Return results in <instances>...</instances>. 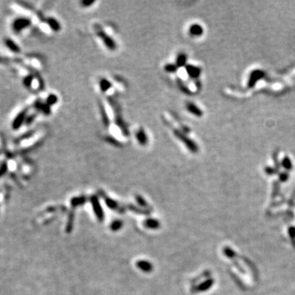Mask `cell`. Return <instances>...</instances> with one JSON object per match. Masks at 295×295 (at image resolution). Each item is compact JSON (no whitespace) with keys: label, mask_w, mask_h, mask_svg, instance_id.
Here are the masks:
<instances>
[{"label":"cell","mask_w":295,"mask_h":295,"mask_svg":"<svg viewBox=\"0 0 295 295\" xmlns=\"http://www.w3.org/2000/svg\"><path fill=\"white\" fill-rule=\"evenodd\" d=\"M173 133H174L175 136L176 137V139H178L180 141L182 142L185 144V147L187 148L190 152L193 153H198V147L197 143L193 141V139L188 137L187 135L184 134L182 131H179V130H174Z\"/></svg>","instance_id":"cell-1"},{"label":"cell","mask_w":295,"mask_h":295,"mask_svg":"<svg viewBox=\"0 0 295 295\" xmlns=\"http://www.w3.org/2000/svg\"><path fill=\"white\" fill-rule=\"evenodd\" d=\"M31 25V21L26 17H19L13 22V30L15 32H21L29 28Z\"/></svg>","instance_id":"cell-2"},{"label":"cell","mask_w":295,"mask_h":295,"mask_svg":"<svg viewBox=\"0 0 295 295\" xmlns=\"http://www.w3.org/2000/svg\"><path fill=\"white\" fill-rule=\"evenodd\" d=\"M97 36L101 39V40L103 41L104 45L106 46L108 49L112 50V51L116 49V47H117V46H116V43L111 36H108L106 32L103 31L101 30L97 31Z\"/></svg>","instance_id":"cell-3"},{"label":"cell","mask_w":295,"mask_h":295,"mask_svg":"<svg viewBox=\"0 0 295 295\" xmlns=\"http://www.w3.org/2000/svg\"><path fill=\"white\" fill-rule=\"evenodd\" d=\"M265 75H266V73H265L264 71H262V70H260V69L253 70V71L251 72V74H250L249 75V78H248V87L249 88V89L253 88L256 85V84L258 83L260 80L262 79V78L265 76Z\"/></svg>","instance_id":"cell-4"},{"label":"cell","mask_w":295,"mask_h":295,"mask_svg":"<svg viewBox=\"0 0 295 295\" xmlns=\"http://www.w3.org/2000/svg\"><path fill=\"white\" fill-rule=\"evenodd\" d=\"M27 112H28V110L24 109V110L19 112L18 114L16 116V117L14 118L13 122H12V128L13 130L17 131V130L20 129L21 125L25 122L27 118Z\"/></svg>","instance_id":"cell-5"},{"label":"cell","mask_w":295,"mask_h":295,"mask_svg":"<svg viewBox=\"0 0 295 295\" xmlns=\"http://www.w3.org/2000/svg\"><path fill=\"white\" fill-rule=\"evenodd\" d=\"M185 71L187 72L188 75L192 79H198L200 76L202 70L200 67L197 66H193L191 64H187L185 67Z\"/></svg>","instance_id":"cell-6"},{"label":"cell","mask_w":295,"mask_h":295,"mask_svg":"<svg viewBox=\"0 0 295 295\" xmlns=\"http://www.w3.org/2000/svg\"><path fill=\"white\" fill-rule=\"evenodd\" d=\"M135 138H136V140L138 141V143L142 146L146 145L148 142V137L147 133L145 132V131L143 129H139V131H136V134H135Z\"/></svg>","instance_id":"cell-7"},{"label":"cell","mask_w":295,"mask_h":295,"mask_svg":"<svg viewBox=\"0 0 295 295\" xmlns=\"http://www.w3.org/2000/svg\"><path fill=\"white\" fill-rule=\"evenodd\" d=\"M189 33L190 36H193V37H198L203 34V28L199 24L194 23L189 26Z\"/></svg>","instance_id":"cell-8"},{"label":"cell","mask_w":295,"mask_h":295,"mask_svg":"<svg viewBox=\"0 0 295 295\" xmlns=\"http://www.w3.org/2000/svg\"><path fill=\"white\" fill-rule=\"evenodd\" d=\"M186 108H187L188 112H190L191 114L194 115V116H198V117L202 116L203 114V111L193 103H188L187 105H186Z\"/></svg>","instance_id":"cell-9"},{"label":"cell","mask_w":295,"mask_h":295,"mask_svg":"<svg viewBox=\"0 0 295 295\" xmlns=\"http://www.w3.org/2000/svg\"><path fill=\"white\" fill-rule=\"evenodd\" d=\"M175 63L178 68L184 67H185L186 65H187V55L184 53H179L177 55L176 58H175Z\"/></svg>","instance_id":"cell-10"},{"label":"cell","mask_w":295,"mask_h":295,"mask_svg":"<svg viewBox=\"0 0 295 295\" xmlns=\"http://www.w3.org/2000/svg\"><path fill=\"white\" fill-rule=\"evenodd\" d=\"M48 23V26L53 31H59L61 30V23L54 17H48L46 20Z\"/></svg>","instance_id":"cell-11"},{"label":"cell","mask_w":295,"mask_h":295,"mask_svg":"<svg viewBox=\"0 0 295 295\" xmlns=\"http://www.w3.org/2000/svg\"><path fill=\"white\" fill-rule=\"evenodd\" d=\"M4 44L5 45L11 50V51H13L14 53H19L21 51V48H19V46L17 45L16 43H15L13 40H12L11 39L8 38V39H5L4 40Z\"/></svg>","instance_id":"cell-12"},{"label":"cell","mask_w":295,"mask_h":295,"mask_svg":"<svg viewBox=\"0 0 295 295\" xmlns=\"http://www.w3.org/2000/svg\"><path fill=\"white\" fill-rule=\"evenodd\" d=\"M99 88L103 93H106L112 88V83L108 79L103 78L99 81Z\"/></svg>","instance_id":"cell-13"},{"label":"cell","mask_w":295,"mask_h":295,"mask_svg":"<svg viewBox=\"0 0 295 295\" xmlns=\"http://www.w3.org/2000/svg\"><path fill=\"white\" fill-rule=\"evenodd\" d=\"M99 108L100 111H101V115H102V120L103 121L104 125L106 127H108V125H110V121H109V118H108V113H107L106 110H105V108L103 106L102 103L99 104Z\"/></svg>","instance_id":"cell-14"},{"label":"cell","mask_w":295,"mask_h":295,"mask_svg":"<svg viewBox=\"0 0 295 295\" xmlns=\"http://www.w3.org/2000/svg\"><path fill=\"white\" fill-rule=\"evenodd\" d=\"M58 102V96H57L56 94H51L47 97V98H46L45 103L51 108V107L54 106V105H55V104H56Z\"/></svg>","instance_id":"cell-15"},{"label":"cell","mask_w":295,"mask_h":295,"mask_svg":"<svg viewBox=\"0 0 295 295\" xmlns=\"http://www.w3.org/2000/svg\"><path fill=\"white\" fill-rule=\"evenodd\" d=\"M137 266H139V268L141 269L142 270L146 271V272L152 270V265H151L149 262H146V261H141V262H139L137 263Z\"/></svg>","instance_id":"cell-16"},{"label":"cell","mask_w":295,"mask_h":295,"mask_svg":"<svg viewBox=\"0 0 295 295\" xmlns=\"http://www.w3.org/2000/svg\"><path fill=\"white\" fill-rule=\"evenodd\" d=\"M163 68L166 73H175L176 72L178 67L175 65V63H166Z\"/></svg>","instance_id":"cell-17"},{"label":"cell","mask_w":295,"mask_h":295,"mask_svg":"<svg viewBox=\"0 0 295 295\" xmlns=\"http://www.w3.org/2000/svg\"><path fill=\"white\" fill-rule=\"evenodd\" d=\"M281 165L286 170H291L292 167H293V164H292V162H291L290 158L289 157L285 156V158L282 159V162H281Z\"/></svg>","instance_id":"cell-18"},{"label":"cell","mask_w":295,"mask_h":295,"mask_svg":"<svg viewBox=\"0 0 295 295\" xmlns=\"http://www.w3.org/2000/svg\"><path fill=\"white\" fill-rule=\"evenodd\" d=\"M278 153H279L278 150H275L272 154L273 161H274V163H275V169H276V170L277 172H278V170H280V166H281V164H280V162H279V160H278Z\"/></svg>","instance_id":"cell-19"},{"label":"cell","mask_w":295,"mask_h":295,"mask_svg":"<svg viewBox=\"0 0 295 295\" xmlns=\"http://www.w3.org/2000/svg\"><path fill=\"white\" fill-rule=\"evenodd\" d=\"M33 79H34V77L32 76L31 75H27V76H25V78H24V80H23V84H24V85H25V87L29 88L31 86Z\"/></svg>","instance_id":"cell-20"},{"label":"cell","mask_w":295,"mask_h":295,"mask_svg":"<svg viewBox=\"0 0 295 295\" xmlns=\"http://www.w3.org/2000/svg\"><path fill=\"white\" fill-rule=\"evenodd\" d=\"M212 285V281H206L205 283L203 284H202L199 287H198V290H206V289H208L211 285Z\"/></svg>","instance_id":"cell-21"},{"label":"cell","mask_w":295,"mask_h":295,"mask_svg":"<svg viewBox=\"0 0 295 295\" xmlns=\"http://www.w3.org/2000/svg\"><path fill=\"white\" fill-rule=\"evenodd\" d=\"M179 85H180V89H181V90L183 92V93L188 94V95H190V94H192L191 91H190V90H189V89H188V88L186 87V86H185V85H184L183 83H181V81H179Z\"/></svg>","instance_id":"cell-22"},{"label":"cell","mask_w":295,"mask_h":295,"mask_svg":"<svg viewBox=\"0 0 295 295\" xmlns=\"http://www.w3.org/2000/svg\"><path fill=\"white\" fill-rule=\"evenodd\" d=\"M146 225H147L148 227H149V228H156L159 225H158V222H157L155 220H149L146 222Z\"/></svg>","instance_id":"cell-23"},{"label":"cell","mask_w":295,"mask_h":295,"mask_svg":"<svg viewBox=\"0 0 295 295\" xmlns=\"http://www.w3.org/2000/svg\"><path fill=\"white\" fill-rule=\"evenodd\" d=\"M121 221H115V222L112 223V225H111V228L113 230V231H116V230H118L120 227L121 226Z\"/></svg>","instance_id":"cell-24"},{"label":"cell","mask_w":295,"mask_h":295,"mask_svg":"<svg viewBox=\"0 0 295 295\" xmlns=\"http://www.w3.org/2000/svg\"><path fill=\"white\" fill-rule=\"evenodd\" d=\"M265 171L267 175H272L274 173H277V171L276 170V169L272 168L271 166H266V169H265Z\"/></svg>","instance_id":"cell-25"},{"label":"cell","mask_w":295,"mask_h":295,"mask_svg":"<svg viewBox=\"0 0 295 295\" xmlns=\"http://www.w3.org/2000/svg\"><path fill=\"white\" fill-rule=\"evenodd\" d=\"M94 1H87V0H84L81 2V4L82 6L85 7V8H88V7H90V5H93L94 3Z\"/></svg>","instance_id":"cell-26"},{"label":"cell","mask_w":295,"mask_h":295,"mask_svg":"<svg viewBox=\"0 0 295 295\" xmlns=\"http://www.w3.org/2000/svg\"><path fill=\"white\" fill-rule=\"evenodd\" d=\"M289 179V175L286 172H282L280 174V180L281 181H286L287 180Z\"/></svg>","instance_id":"cell-27"},{"label":"cell","mask_w":295,"mask_h":295,"mask_svg":"<svg viewBox=\"0 0 295 295\" xmlns=\"http://www.w3.org/2000/svg\"><path fill=\"white\" fill-rule=\"evenodd\" d=\"M35 117H36V116H35V115H34V116H27L26 121H25V123H26V124H31V123H32L34 121V120H35Z\"/></svg>","instance_id":"cell-28"}]
</instances>
